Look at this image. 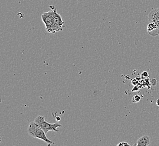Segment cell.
<instances>
[{
    "instance_id": "1",
    "label": "cell",
    "mask_w": 159,
    "mask_h": 146,
    "mask_svg": "<svg viewBox=\"0 0 159 146\" xmlns=\"http://www.w3.org/2000/svg\"><path fill=\"white\" fill-rule=\"evenodd\" d=\"M28 133L32 137L43 140L44 142L48 143V145L54 144L53 141L50 140L48 138L45 132L43 131L40 126L36 122H34V121L30 123L28 128Z\"/></svg>"
},
{
    "instance_id": "2",
    "label": "cell",
    "mask_w": 159,
    "mask_h": 146,
    "mask_svg": "<svg viewBox=\"0 0 159 146\" xmlns=\"http://www.w3.org/2000/svg\"><path fill=\"white\" fill-rule=\"evenodd\" d=\"M34 122H36L38 125L40 126L43 131L47 134L49 131H54L58 132V128H61L62 125L59 124L58 122L55 123H50L46 122L45 118L43 116H38L34 119Z\"/></svg>"
},
{
    "instance_id": "3",
    "label": "cell",
    "mask_w": 159,
    "mask_h": 146,
    "mask_svg": "<svg viewBox=\"0 0 159 146\" xmlns=\"http://www.w3.org/2000/svg\"><path fill=\"white\" fill-rule=\"evenodd\" d=\"M41 18L46 28V31L50 33H55L57 31L52 16V11L43 12L41 15Z\"/></svg>"
},
{
    "instance_id": "4",
    "label": "cell",
    "mask_w": 159,
    "mask_h": 146,
    "mask_svg": "<svg viewBox=\"0 0 159 146\" xmlns=\"http://www.w3.org/2000/svg\"><path fill=\"white\" fill-rule=\"evenodd\" d=\"M52 16L55 25V30L57 32L61 31L65 27V24L63 20H62L61 16L59 14L55 6L52 8Z\"/></svg>"
},
{
    "instance_id": "5",
    "label": "cell",
    "mask_w": 159,
    "mask_h": 146,
    "mask_svg": "<svg viewBox=\"0 0 159 146\" xmlns=\"http://www.w3.org/2000/svg\"><path fill=\"white\" fill-rule=\"evenodd\" d=\"M148 33L151 36H155L159 35V27L156 23H150L147 25Z\"/></svg>"
},
{
    "instance_id": "6",
    "label": "cell",
    "mask_w": 159,
    "mask_h": 146,
    "mask_svg": "<svg viewBox=\"0 0 159 146\" xmlns=\"http://www.w3.org/2000/svg\"><path fill=\"white\" fill-rule=\"evenodd\" d=\"M148 20L150 23H156L159 21V9L152 10L148 14Z\"/></svg>"
},
{
    "instance_id": "7",
    "label": "cell",
    "mask_w": 159,
    "mask_h": 146,
    "mask_svg": "<svg viewBox=\"0 0 159 146\" xmlns=\"http://www.w3.org/2000/svg\"><path fill=\"white\" fill-rule=\"evenodd\" d=\"M151 143L150 137L148 135H144L138 139L137 143H135L134 146H147Z\"/></svg>"
},
{
    "instance_id": "8",
    "label": "cell",
    "mask_w": 159,
    "mask_h": 146,
    "mask_svg": "<svg viewBox=\"0 0 159 146\" xmlns=\"http://www.w3.org/2000/svg\"><path fill=\"white\" fill-rule=\"evenodd\" d=\"M141 97L140 96H139L138 94L135 95L134 97L132 98V102L133 103H138L140 101H141Z\"/></svg>"
},
{
    "instance_id": "9",
    "label": "cell",
    "mask_w": 159,
    "mask_h": 146,
    "mask_svg": "<svg viewBox=\"0 0 159 146\" xmlns=\"http://www.w3.org/2000/svg\"><path fill=\"white\" fill-rule=\"evenodd\" d=\"M148 77H149V75H148V74L147 72L144 71L141 74V79H148Z\"/></svg>"
},
{
    "instance_id": "10",
    "label": "cell",
    "mask_w": 159,
    "mask_h": 146,
    "mask_svg": "<svg viewBox=\"0 0 159 146\" xmlns=\"http://www.w3.org/2000/svg\"><path fill=\"white\" fill-rule=\"evenodd\" d=\"M132 84L134 85H137L139 84V80L138 78H136L133 79L132 81Z\"/></svg>"
},
{
    "instance_id": "11",
    "label": "cell",
    "mask_w": 159,
    "mask_h": 146,
    "mask_svg": "<svg viewBox=\"0 0 159 146\" xmlns=\"http://www.w3.org/2000/svg\"><path fill=\"white\" fill-rule=\"evenodd\" d=\"M142 88V85H140V84H139L138 85H134V88L132 89V91H138L140 89Z\"/></svg>"
},
{
    "instance_id": "12",
    "label": "cell",
    "mask_w": 159,
    "mask_h": 146,
    "mask_svg": "<svg viewBox=\"0 0 159 146\" xmlns=\"http://www.w3.org/2000/svg\"><path fill=\"white\" fill-rule=\"evenodd\" d=\"M130 146V144H129L127 142H120L117 144V146Z\"/></svg>"
},
{
    "instance_id": "13",
    "label": "cell",
    "mask_w": 159,
    "mask_h": 146,
    "mask_svg": "<svg viewBox=\"0 0 159 146\" xmlns=\"http://www.w3.org/2000/svg\"><path fill=\"white\" fill-rule=\"evenodd\" d=\"M156 24H157V25H158V27H159V22H157V23H156Z\"/></svg>"
}]
</instances>
